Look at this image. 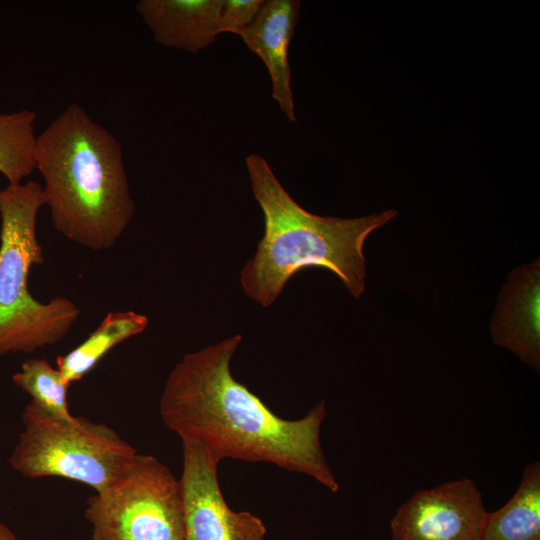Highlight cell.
I'll return each mask as SVG.
<instances>
[{
  "label": "cell",
  "instance_id": "obj_1",
  "mask_svg": "<svg viewBox=\"0 0 540 540\" xmlns=\"http://www.w3.org/2000/svg\"><path fill=\"white\" fill-rule=\"evenodd\" d=\"M241 340L235 335L182 357L160 397L164 425L182 441L201 444L220 461L271 463L337 492L339 484L320 442L325 402L297 420L272 412L231 373L230 362Z\"/></svg>",
  "mask_w": 540,
  "mask_h": 540
},
{
  "label": "cell",
  "instance_id": "obj_2",
  "mask_svg": "<svg viewBox=\"0 0 540 540\" xmlns=\"http://www.w3.org/2000/svg\"><path fill=\"white\" fill-rule=\"evenodd\" d=\"M34 163L54 229L93 251L113 247L135 212L117 138L71 104L37 135Z\"/></svg>",
  "mask_w": 540,
  "mask_h": 540
},
{
  "label": "cell",
  "instance_id": "obj_3",
  "mask_svg": "<svg viewBox=\"0 0 540 540\" xmlns=\"http://www.w3.org/2000/svg\"><path fill=\"white\" fill-rule=\"evenodd\" d=\"M246 167L264 215V235L241 271L246 295L268 307L298 271L322 267L335 273L359 299L365 288L364 242L397 212L389 209L353 219L318 216L287 193L262 156L250 154Z\"/></svg>",
  "mask_w": 540,
  "mask_h": 540
},
{
  "label": "cell",
  "instance_id": "obj_4",
  "mask_svg": "<svg viewBox=\"0 0 540 540\" xmlns=\"http://www.w3.org/2000/svg\"><path fill=\"white\" fill-rule=\"evenodd\" d=\"M42 206L39 182L0 189V356L58 343L80 315L68 298L43 303L29 292V272L44 262L36 233Z\"/></svg>",
  "mask_w": 540,
  "mask_h": 540
},
{
  "label": "cell",
  "instance_id": "obj_5",
  "mask_svg": "<svg viewBox=\"0 0 540 540\" xmlns=\"http://www.w3.org/2000/svg\"><path fill=\"white\" fill-rule=\"evenodd\" d=\"M10 467L29 479L60 477L99 492L112 484L137 452L115 430L83 416L61 420L29 402Z\"/></svg>",
  "mask_w": 540,
  "mask_h": 540
},
{
  "label": "cell",
  "instance_id": "obj_6",
  "mask_svg": "<svg viewBox=\"0 0 540 540\" xmlns=\"http://www.w3.org/2000/svg\"><path fill=\"white\" fill-rule=\"evenodd\" d=\"M84 516L93 540H183L180 481L152 455L136 454L108 487L95 492Z\"/></svg>",
  "mask_w": 540,
  "mask_h": 540
},
{
  "label": "cell",
  "instance_id": "obj_7",
  "mask_svg": "<svg viewBox=\"0 0 540 540\" xmlns=\"http://www.w3.org/2000/svg\"><path fill=\"white\" fill-rule=\"evenodd\" d=\"M182 450L183 540H265L261 518L228 506L218 481L220 460L199 443L182 441Z\"/></svg>",
  "mask_w": 540,
  "mask_h": 540
},
{
  "label": "cell",
  "instance_id": "obj_8",
  "mask_svg": "<svg viewBox=\"0 0 540 540\" xmlns=\"http://www.w3.org/2000/svg\"><path fill=\"white\" fill-rule=\"evenodd\" d=\"M488 511L475 482L461 478L412 495L390 521L392 540H482Z\"/></svg>",
  "mask_w": 540,
  "mask_h": 540
},
{
  "label": "cell",
  "instance_id": "obj_9",
  "mask_svg": "<svg viewBox=\"0 0 540 540\" xmlns=\"http://www.w3.org/2000/svg\"><path fill=\"white\" fill-rule=\"evenodd\" d=\"M491 334L495 345L540 368V262L513 270L498 298Z\"/></svg>",
  "mask_w": 540,
  "mask_h": 540
},
{
  "label": "cell",
  "instance_id": "obj_10",
  "mask_svg": "<svg viewBox=\"0 0 540 540\" xmlns=\"http://www.w3.org/2000/svg\"><path fill=\"white\" fill-rule=\"evenodd\" d=\"M298 0L263 1L252 22L239 35L246 46L265 63L272 84V97L295 122L288 47L299 17Z\"/></svg>",
  "mask_w": 540,
  "mask_h": 540
},
{
  "label": "cell",
  "instance_id": "obj_11",
  "mask_svg": "<svg viewBox=\"0 0 540 540\" xmlns=\"http://www.w3.org/2000/svg\"><path fill=\"white\" fill-rule=\"evenodd\" d=\"M222 3L223 0H140L135 8L155 42L197 53L216 41Z\"/></svg>",
  "mask_w": 540,
  "mask_h": 540
},
{
  "label": "cell",
  "instance_id": "obj_12",
  "mask_svg": "<svg viewBox=\"0 0 540 540\" xmlns=\"http://www.w3.org/2000/svg\"><path fill=\"white\" fill-rule=\"evenodd\" d=\"M148 323L147 316L132 310L109 312L81 344L57 357L63 381L71 385L81 380L112 348L142 333Z\"/></svg>",
  "mask_w": 540,
  "mask_h": 540
},
{
  "label": "cell",
  "instance_id": "obj_13",
  "mask_svg": "<svg viewBox=\"0 0 540 540\" xmlns=\"http://www.w3.org/2000/svg\"><path fill=\"white\" fill-rule=\"evenodd\" d=\"M482 540H540V462L525 466L511 499L488 512Z\"/></svg>",
  "mask_w": 540,
  "mask_h": 540
},
{
  "label": "cell",
  "instance_id": "obj_14",
  "mask_svg": "<svg viewBox=\"0 0 540 540\" xmlns=\"http://www.w3.org/2000/svg\"><path fill=\"white\" fill-rule=\"evenodd\" d=\"M36 113L22 109L0 114V173L18 185L35 170Z\"/></svg>",
  "mask_w": 540,
  "mask_h": 540
},
{
  "label": "cell",
  "instance_id": "obj_15",
  "mask_svg": "<svg viewBox=\"0 0 540 540\" xmlns=\"http://www.w3.org/2000/svg\"><path fill=\"white\" fill-rule=\"evenodd\" d=\"M14 384L29 394L30 401L45 413L61 419L71 420L67 393L69 386L59 372L44 358L25 360L20 371L12 375Z\"/></svg>",
  "mask_w": 540,
  "mask_h": 540
},
{
  "label": "cell",
  "instance_id": "obj_16",
  "mask_svg": "<svg viewBox=\"0 0 540 540\" xmlns=\"http://www.w3.org/2000/svg\"><path fill=\"white\" fill-rule=\"evenodd\" d=\"M262 0H223L218 31L240 35L259 11Z\"/></svg>",
  "mask_w": 540,
  "mask_h": 540
},
{
  "label": "cell",
  "instance_id": "obj_17",
  "mask_svg": "<svg viewBox=\"0 0 540 540\" xmlns=\"http://www.w3.org/2000/svg\"><path fill=\"white\" fill-rule=\"evenodd\" d=\"M0 540H20L4 523L0 522Z\"/></svg>",
  "mask_w": 540,
  "mask_h": 540
}]
</instances>
